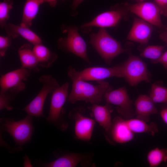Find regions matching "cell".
<instances>
[{
  "instance_id": "cell-16",
  "label": "cell",
  "mask_w": 167,
  "mask_h": 167,
  "mask_svg": "<svg viewBox=\"0 0 167 167\" xmlns=\"http://www.w3.org/2000/svg\"><path fill=\"white\" fill-rule=\"evenodd\" d=\"M154 103L150 96L146 95H139L135 103V114L136 118L148 122L150 116L157 113Z\"/></svg>"
},
{
  "instance_id": "cell-10",
  "label": "cell",
  "mask_w": 167,
  "mask_h": 167,
  "mask_svg": "<svg viewBox=\"0 0 167 167\" xmlns=\"http://www.w3.org/2000/svg\"><path fill=\"white\" fill-rule=\"evenodd\" d=\"M122 65L125 71L124 78L131 86H135L142 81H150L147 65L138 57L130 55Z\"/></svg>"
},
{
  "instance_id": "cell-34",
  "label": "cell",
  "mask_w": 167,
  "mask_h": 167,
  "mask_svg": "<svg viewBox=\"0 0 167 167\" xmlns=\"http://www.w3.org/2000/svg\"><path fill=\"white\" fill-rule=\"evenodd\" d=\"M44 2L48 3L50 6L52 7L55 6L57 3V0H44Z\"/></svg>"
},
{
  "instance_id": "cell-19",
  "label": "cell",
  "mask_w": 167,
  "mask_h": 167,
  "mask_svg": "<svg viewBox=\"0 0 167 167\" xmlns=\"http://www.w3.org/2000/svg\"><path fill=\"white\" fill-rule=\"evenodd\" d=\"M92 105L90 108L95 120L105 131L109 132L112 123L110 114L111 109L109 104L106 103L104 105Z\"/></svg>"
},
{
  "instance_id": "cell-32",
  "label": "cell",
  "mask_w": 167,
  "mask_h": 167,
  "mask_svg": "<svg viewBox=\"0 0 167 167\" xmlns=\"http://www.w3.org/2000/svg\"><path fill=\"white\" fill-rule=\"evenodd\" d=\"M84 0H73L71 6V11L70 15L71 16H75L78 14L76 10L77 8Z\"/></svg>"
},
{
  "instance_id": "cell-29",
  "label": "cell",
  "mask_w": 167,
  "mask_h": 167,
  "mask_svg": "<svg viewBox=\"0 0 167 167\" xmlns=\"http://www.w3.org/2000/svg\"><path fill=\"white\" fill-rule=\"evenodd\" d=\"M12 38L7 36H0V55L1 57H3L6 53L10 46L11 43Z\"/></svg>"
},
{
  "instance_id": "cell-30",
  "label": "cell",
  "mask_w": 167,
  "mask_h": 167,
  "mask_svg": "<svg viewBox=\"0 0 167 167\" xmlns=\"http://www.w3.org/2000/svg\"><path fill=\"white\" fill-rule=\"evenodd\" d=\"M160 9L161 14L167 16V0H153Z\"/></svg>"
},
{
  "instance_id": "cell-26",
  "label": "cell",
  "mask_w": 167,
  "mask_h": 167,
  "mask_svg": "<svg viewBox=\"0 0 167 167\" xmlns=\"http://www.w3.org/2000/svg\"><path fill=\"white\" fill-rule=\"evenodd\" d=\"M165 46L148 45L140 54L141 57L151 59L152 61L158 59L162 54Z\"/></svg>"
},
{
  "instance_id": "cell-31",
  "label": "cell",
  "mask_w": 167,
  "mask_h": 167,
  "mask_svg": "<svg viewBox=\"0 0 167 167\" xmlns=\"http://www.w3.org/2000/svg\"><path fill=\"white\" fill-rule=\"evenodd\" d=\"M152 63L153 64L161 63L167 69V51L163 53L158 59L152 61Z\"/></svg>"
},
{
  "instance_id": "cell-5",
  "label": "cell",
  "mask_w": 167,
  "mask_h": 167,
  "mask_svg": "<svg viewBox=\"0 0 167 167\" xmlns=\"http://www.w3.org/2000/svg\"><path fill=\"white\" fill-rule=\"evenodd\" d=\"M67 73L71 80L80 79L84 81H103L107 78L116 77H124L125 71L122 65L111 67L94 66L77 71L69 66Z\"/></svg>"
},
{
  "instance_id": "cell-20",
  "label": "cell",
  "mask_w": 167,
  "mask_h": 167,
  "mask_svg": "<svg viewBox=\"0 0 167 167\" xmlns=\"http://www.w3.org/2000/svg\"><path fill=\"white\" fill-rule=\"evenodd\" d=\"M33 51L36 56L39 66L50 67L57 58L56 53L51 51L42 43L34 45Z\"/></svg>"
},
{
  "instance_id": "cell-35",
  "label": "cell",
  "mask_w": 167,
  "mask_h": 167,
  "mask_svg": "<svg viewBox=\"0 0 167 167\" xmlns=\"http://www.w3.org/2000/svg\"><path fill=\"white\" fill-rule=\"evenodd\" d=\"M160 38L163 41L167 43V32H164L160 34Z\"/></svg>"
},
{
  "instance_id": "cell-6",
  "label": "cell",
  "mask_w": 167,
  "mask_h": 167,
  "mask_svg": "<svg viewBox=\"0 0 167 167\" xmlns=\"http://www.w3.org/2000/svg\"><path fill=\"white\" fill-rule=\"evenodd\" d=\"M42 88L35 97L22 109L32 117H45L43 111L45 101L49 93L60 86L55 78L50 75L41 76L38 79Z\"/></svg>"
},
{
  "instance_id": "cell-17",
  "label": "cell",
  "mask_w": 167,
  "mask_h": 167,
  "mask_svg": "<svg viewBox=\"0 0 167 167\" xmlns=\"http://www.w3.org/2000/svg\"><path fill=\"white\" fill-rule=\"evenodd\" d=\"M4 28L8 36L12 38L20 36L33 45L42 43L41 38L29 28L11 23L7 24Z\"/></svg>"
},
{
  "instance_id": "cell-36",
  "label": "cell",
  "mask_w": 167,
  "mask_h": 167,
  "mask_svg": "<svg viewBox=\"0 0 167 167\" xmlns=\"http://www.w3.org/2000/svg\"><path fill=\"white\" fill-rule=\"evenodd\" d=\"M138 0L140 2H143L144 1L146 0Z\"/></svg>"
},
{
  "instance_id": "cell-2",
  "label": "cell",
  "mask_w": 167,
  "mask_h": 167,
  "mask_svg": "<svg viewBox=\"0 0 167 167\" xmlns=\"http://www.w3.org/2000/svg\"><path fill=\"white\" fill-rule=\"evenodd\" d=\"M90 37L89 42L108 64H110L116 56L127 50L105 28H101L96 33H91Z\"/></svg>"
},
{
  "instance_id": "cell-15",
  "label": "cell",
  "mask_w": 167,
  "mask_h": 167,
  "mask_svg": "<svg viewBox=\"0 0 167 167\" xmlns=\"http://www.w3.org/2000/svg\"><path fill=\"white\" fill-rule=\"evenodd\" d=\"M109 131L112 139L117 143H126L131 141L134 137V133L128 127L126 120L119 116L113 121Z\"/></svg>"
},
{
  "instance_id": "cell-21",
  "label": "cell",
  "mask_w": 167,
  "mask_h": 167,
  "mask_svg": "<svg viewBox=\"0 0 167 167\" xmlns=\"http://www.w3.org/2000/svg\"><path fill=\"white\" fill-rule=\"evenodd\" d=\"M44 2V0H26L20 24L29 28L38 12L40 5Z\"/></svg>"
},
{
  "instance_id": "cell-23",
  "label": "cell",
  "mask_w": 167,
  "mask_h": 167,
  "mask_svg": "<svg viewBox=\"0 0 167 167\" xmlns=\"http://www.w3.org/2000/svg\"><path fill=\"white\" fill-rule=\"evenodd\" d=\"M126 122L128 127L134 133H145L154 135L158 131V126L154 122L148 123L136 118L127 119Z\"/></svg>"
},
{
  "instance_id": "cell-13",
  "label": "cell",
  "mask_w": 167,
  "mask_h": 167,
  "mask_svg": "<svg viewBox=\"0 0 167 167\" xmlns=\"http://www.w3.org/2000/svg\"><path fill=\"white\" fill-rule=\"evenodd\" d=\"M81 108L75 109L69 113L75 122V134L77 138L84 141L89 140L92 136L95 125L93 119L84 116Z\"/></svg>"
},
{
  "instance_id": "cell-28",
  "label": "cell",
  "mask_w": 167,
  "mask_h": 167,
  "mask_svg": "<svg viewBox=\"0 0 167 167\" xmlns=\"http://www.w3.org/2000/svg\"><path fill=\"white\" fill-rule=\"evenodd\" d=\"M15 96L7 92H0V110H11L14 109L10 105Z\"/></svg>"
},
{
  "instance_id": "cell-7",
  "label": "cell",
  "mask_w": 167,
  "mask_h": 167,
  "mask_svg": "<svg viewBox=\"0 0 167 167\" xmlns=\"http://www.w3.org/2000/svg\"><path fill=\"white\" fill-rule=\"evenodd\" d=\"M69 83L66 82L55 89L52 92L49 110L46 120L61 130L66 127L62 115L64 113L63 106L68 96Z\"/></svg>"
},
{
  "instance_id": "cell-33",
  "label": "cell",
  "mask_w": 167,
  "mask_h": 167,
  "mask_svg": "<svg viewBox=\"0 0 167 167\" xmlns=\"http://www.w3.org/2000/svg\"><path fill=\"white\" fill-rule=\"evenodd\" d=\"M160 114L163 121L167 125V107L162 109L160 111Z\"/></svg>"
},
{
  "instance_id": "cell-1",
  "label": "cell",
  "mask_w": 167,
  "mask_h": 167,
  "mask_svg": "<svg viewBox=\"0 0 167 167\" xmlns=\"http://www.w3.org/2000/svg\"><path fill=\"white\" fill-rule=\"evenodd\" d=\"M71 91L69 94L67 101L74 103L79 101L98 104L101 102L105 93L113 90V87L107 82L103 80L97 82L93 85L80 79L71 80Z\"/></svg>"
},
{
  "instance_id": "cell-25",
  "label": "cell",
  "mask_w": 167,
  "mask_h": 167,
  "mask_svg": "<svg viewBox=\"0 0 167 167\" xmlns=\"http://www.w3.org/2000/svg\"><path fill=\"white\" fill-rule=\"evenodd\" d=\"M150 97L154 103H167V88L155 84H152Z\"/></svg>"
},
{
  "instance_id": "cell-27",
  "label": "cell",
  "mask_w": 167,
  "mask_h": 167,
  "mask_svg": "<svg viewBox=\"0 0 167 167\" xmlns=\"http://www.w3.org/2000/svg\"><path fill=\"white\" fill-rule=\"evenodd\" d=\"M13 0H3L0 2V26L4 27L9 18V12L13 8Z\"/></svg>"
},
{
  "instance_id": "cell-12",
  "label": "cell",
  "mask_w": 167,
  "mask_h": 167,
  "mask_svg": "<svg viewBox=\"0 0 167 167\" xmlns=\"http://www.w3.org/2000/svg\"><path fill=\"white\" fill-rule=\"evenodd\" d=\"M125 6L130 12L151 24L160 28L164 27L161 18L160 9L155 3L141 2Z\"/></svg>"
},
{
  "instance_id": "cell-9",
  "label": "cell",
  "mask_w": 167,
  "mask_h": 167,
  "mask_svg": "<svg viewBox=\"0 0 167 167\" xmlns=\"http://www.w3.org/2000/svg\"><path fill=\"white\" fill-rule=\"evenodd\" d=\"M125 10L120 6H116L110 11L98 15L92 20L81 26L80 30L84 33L90 32L93 27L101 28L113 27L117 25L124 17Z\"/></svg>"
},
{
  "instance_id": "cell-22",
  "label": "cell",
  "mask_w": 167,
  "mask_h": 167,
  "mask_svg": "<svg viewBox=\"0 0 167 167\" xmlns=\"http://www.w3.org/2000/svg\"><path fill=\"white\" fill-rule=\"evenodd\" d=\"M84 156L79 153H70L64 154L56 160L45 163L46 167H75L84 159Z\"/></svg>"
},
{
  "instance_id": "cell-3",
  "label": "cell",
  "mask_w": 167,
  "mask_h": 167,
  "mask_svg": "<svg viewBox=\"0 0 167 167\" xmlns=\"http://www.w3.org/2000/svg\"><path fill=\"white\" fill-rule=\"evenodd\" d=\"M32 119L28 115L18 121L10 118H1L0 131L8 133L16 145L21 148L31 139L34 131Z\"/></svg>"
},
{
  "instance_id": "cell-14",
  "label": "cell",
  "mask_w": 167,
  "mask_h": 167,
  "mask_svg": "<svg viewBox=\"0 0 167 167\" xmlns=\"http://www.w3.org/2000/svg\"><path fill=\"white\" fill-rule=\"evenodd\" d=\"M153 31L152 25L141 18H134L127 39L142 44L148 43Z\"/></svg>"
},
{
  "instance_id": "cell-18",
  "label": "cell",
  "mask_w": 167,
  "mask_h": 167,
  "mask_svg": "<svg viewBox=\"0 0 167 167\" xmlns=\"http://www.w3.org/2000/svg\"><path fill=\"white\" fill-rule=\"evenodd\" d=\"M18 53L21 67L35 72L40 71L37 58L30 44L25 43L22 45L19 49Z\"/></svg>"
},
{
  "instance_id": "cell-11",
  "label": "cell",
  "mask_w": 167,
  "mask_h": 167,
  "mask_svg": "<svg viewBox=\"0 0 167 167\" xmlns=\"http://www.w3.org/2000/svg\"><path fill=\"white\" fill-rule=\"evenodd\" d=\"M104 97L106 103L116 106L117 111L124 118L130 119L134 115L132 108L133 102L125 87L108 92Z\"/></svg>"
},
{
  "instance_id": "cell-4",
  "label": "cell",
  "mask_w": 167,
  "mask_h": 167,
  "mask_svg": "<svg viewBox=\"0 0 167 167\" xmlns=\"http://www.w3.org/2000/svg\"><path fill=\"white\" fill-rule=\"evenodd\" d=\"M62 31L66 33V37H61L57 41L58 48L66 52L71 53L90 63L87 53L86 44L79 34L78 28L75 26H62Z\"/></svg>"
},
{
  "instance_id": "cell-8",
  "label": "cell",
  "mask_w": 167,
  "mask_h": 167,
  "mask_svg": "<svg viewBox=\"0 0 167 167\" xmlns=\"http://www.w3.org/2000/svg\"><path fill=\"white\" fill-rule=\"evenodd\" d=\"M30 70L21 67L2 75L0 79V91L15 96L25 88L24 81L30 75Z\"/></svg>"
},
{
  "instance_id": "cell-24",
  "label": "cell",
  "mask_w": 167,
  "mask_h": 167,
  "mask_svg": "<svg viewBox=\"0 0 167 167\" xmlns=\"http://www.w3.org/2000/svg\"><path fill=\"white\" fill-rule=\"evenodd\" d=\"M147 158L150 167H157L167 161V148H154L148 152Z\"/></svg>"
}]
</instances>
